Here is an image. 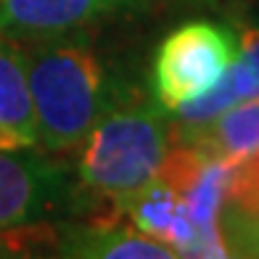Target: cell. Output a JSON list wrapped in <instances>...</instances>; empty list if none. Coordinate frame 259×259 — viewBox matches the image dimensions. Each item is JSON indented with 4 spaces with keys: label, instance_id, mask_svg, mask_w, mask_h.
<instances>
[{
    "label": "cell",
    "instance_id": "ba28073f",
    "mask_svg": "<svg viewBox=\"0 0 259 259\" xmlns=\"http://www.w3.org/2000/svg\"><path fill=\"white\" fill-rule=\"evenodd\" d=\"M169 140L188 143L225 164H241L259 154V98L241 101L204 124H169Z\"/></svg>",
    "mask_w": 259,
    "mask_h": 259
},
{
    "label": "cell",
    "instance_id": "7c38bea8",
    "mask_svg": "<svg viewBox=\"0 0 259 259\" xmlns=\"http://www.w3.org/2000/svg\"><path fill=\"white\" fill-rule=\"evenodd\" d=\"M222 238L230 254L241 256H259V214L246 217V214H233L225 211L220 217Z\"/></svg>",
    "mask_w": 259,
    "mask_h": 259
},
{
    "label": "cell",
    "instance_id": "5b68a950",
    "mask_svg": "<svg viewBox=\"0 0 259 259\" xmlns=\"http://www.w3.org/2000/svg\"><path fill=\"white\" fill-rule=\"evenodd\" d=\"M66 172L27 148H0V233L34 225L69 201Z\"/></svg>",
    "mask_w": 259,
    "mask_h": 259
},
{
    "label": "cell",
    "instance_id": "30bf717a",
    "mask_svg": "<svg viewBox=\"0 0 259 259\" xmlns=\"http://www.w3.org/2000/svg\"><path fill=\"white\" fill-rule=\"evenodd\" d=\"M0 127L24 148L37 146V122H34L24 51L6 37H0Z\"/></svg>",
    "mask_w": 259,
    "mask_h": 259
},
{
    "label": "cell",
    "instance_id": "7a4b0ae2",
    "mask_svg": "<svg viewBox=\"0 0 259 259\" xmlns=\"http://www.w3.org/2000/svg\"><path fill=\"white\" fill-rule=\"evenodd\" d=\"M169 148L167 111L159 106H114L79 143V185L116 198L154 180Z\"/></svg>",
    "mask_w": 259,
    "mask_h": 259
},
{
    "label": "cell",
    "instance_id": "5bb4252c",
    "mask_svg": "<svg viewBox=\"0 0 259 259\" xmlns=\"http://www.w3.org/2000/svg\"><path fill=\"white\" fill-rule=\"evenodd\" d=\"M0 148H24V146H21L11 133H6V130L0 127Z\"/></svg>",
    "mask_w": 259,
    "mask_h": 259
},
{
    "label": "cell",
    "instance_id": "3957f363",
    "mask_svg": "<svg viewBox=\"0 0 259 259\" xmlns=\"http://www.w3.org/2000/svg\"><path fill=\"white\" fill-rule=\"evenodd\" d=\"M235 58V40L228 29L209 21H191L169 32L151 66V90L159 109L172 114L178 106L204 96L220 82Z\"/></svg>",
    "mask_w": 259,
    "mask_h": 259
},
{
    "label": "cell",
    "instance_id": "9c48e42d",
    "mask_svg": "<svg viewBox=\"0 0 259 259\" xmlns=\"http://www.w3.org/2000/svg\"><path fill=\"white\" fill-rule=\"evenodd\" d=\"M53 254L85 259H172L178 256L167 243L138 233L135 228L111 220H96L90 225H72L56 233Z\"/></svg>",
    "mask_w": 259,
    "mask_h": 259
},
{
    "label": "cell",
    "instance_id": "277c9868",
    "mask_svg": "<svg viewBox=\"0 0 259 259\" xmlns=\"http://www.w3.org/2000/svg\"><path fill=\"white\" fill-rule=\"evenodd\" d=\"M159 178L180 193L191 214L196 238L188 256H230L220 228L222 204L230 185V164L188 143H175L167 148Z\"/></svg>",
    "mask_w": 259,
    "mask_h": 259
},
{
    "label": "cell",
    "instance_id": "6da1fadb",
    "mask_svg": "<svg viewBox=\"0 0 259 259\" xmlns=\"http://www.w3.org/2000/svg\"><path fill=\"white\" fill-rule=\"evenodd\" d=\"M24 51L37 143L53 154L74 151L101 116L114 109V93L98 56L85 42L64 37L29 40Z\"/></svg>",
    "mask_w": 259,
    "mask_h": 259
},
{
    "label": "cell",
    "instance_id": "8fae6325",
    "mask_svg": "<svg viewBox=\"0 0 259 259\" xmlns=\"http://www.w3.org/2000/svg\"><path fill=\"white\" fill-rule=\"evenodd\" d=\"M249 98H259V82H256L251 64L238 53L214 88L206 90L204 96L178 106V109L172 111L175 124H185V127L204 124L209 119H214L217 114H222L225 109H230V106L241 103V101H249Z\"/></svg>",
    "mask_w": 259,
    "mask_h": 259
},
{
    "label": "cell",
    "instance_id": "4fadbf2b",
    "mask_svg": "<svg viewBox=\"0 0 259 259\" xmlns=\"http://www.w3.org/2000/svg\"><path fill=\"white\" fill-rule=\"evenodd\" d=\"M238 42H241V56L251 64L256 82H259V29H243Z\"/></svg>",
    "mask_w": 259,
    "mask_h": 259
},
{
    "label": "cell",
    "instance_id": "8992f818",
    "mask_svg": "<svg viewBox=\"0 0 259 259\" xmlns=\"http://www.w3.org/2000/svg\"><path fill=\"white\" fill-rule=\"evenodd\" d=\"M143 0H0V37L45 40L79 32Z\"/></svg>",
    "mask_w": 259,
    "mask_h": 259
},
{
    "label": "cell",
    "instance_id": "52a82bcc",
    "mask_svg": "<svg viewBox=\"0 0 259 259\" xmlns=\"http://www.w3.org/2000/svg\"><path fill=\"white\" fill-rule=\"evenodd\" d=\"M111 204L114 214L124 217L130 228H135L148 238L167 243L178 256L191 254V246L196 238L191 214H188V206L180 198V193L164 178L156 175L146 185L111 198Z\"/></svg>",
    "mask_w": 259,
    "mask_h": 259
}]
</instances>
